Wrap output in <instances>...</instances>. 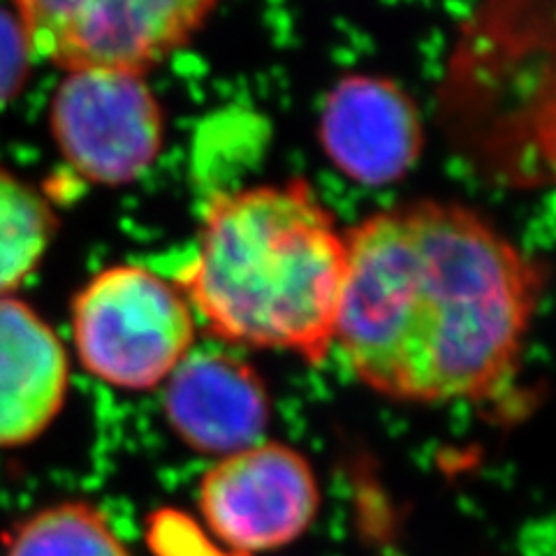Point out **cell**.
I'll use <instances>...</instances> for the list:
<instances>
[{
  "label": "cell",
  "instance_id": "cell-1",
  "mask_svg": "<svg viewBox=\"0 0 556 556\" xmlns=\"http://www.w3.org/2000/svg\"><path fill=\"white\" fill-rule=\"evenodd\" d=\"M334 345L396 402H480L515 374L541 271L462 204L406 202L345 232Z\"/></svg>",
  "mask_w": 556,
  "mask_h": 556
},
{
  "label": "cell",
  "instance_id": "cell-2",
  "mask_svg": "<svg viewBox=\"0 0 556 556\" xmlns=\"http://www.w3.org/2000/svg\"><path fill=\"white\" fill-rule=\"evenodd\" d=\"M345 232L302 179L218 193L177 288L214 337L308 364L332 353Z\"/></svg>",
  "mask_w": 556,
  "mask_h": 556
},
{
  "label": "cell",
  "instance_id": "cell-3",
  "mask_svg": "<svg viewBox=\"0 0 556 556\" xmlns=\"http://www.w3.org/2000/svg\"><path fill=\"white\" fill-rule=\"evenodd\" d=\"M73 341L91 376L116 390L147 392L163 386L193 351L195 313L155 271L116 265L77 292Z\"/></svg>",
  "mask_w": 556,
  "mask_h": 556
},
{
  "label": "cell",
  "instance_id": "cell-4",
  "mask_svg": "<svg viewBox=\"0 0 556 556\" xmlns=\"http://www.w3.org/2000/svg\"><path fill=\"white\" fill-rule=\"evenodd\" d=\"M216 0H14L30 56L65 73L144 75L204 26Z\"/></svg>",
  "mask_w": 556,
  "mask_h": 556
},
{
  "label": "cell",
  "instance_id": "cell-5",
  "mask_svg": "<svg viewBox=\"0 0 556 556\" xmlns=\"http://www.w3.org/2000/svg\"><path fill=\"white\" fill-rule=\"evenodd\" d=\"M49 124L70 167L100 186L139 179L163 149L161 102L132 73H67L51 98Z\"/></svg>",
  "mask_w": 556,
  "mask_h": 556
},
{
  "label": "cell",
  "instance_id": "cell-6",
  "mask_svg": "<svg viewBox=\"0 0 556 556\" xmlns=\"http://www.w3.org/2000/svg\"><path fill=\"white\" fill-rule=\"evenodd\" d=\"M198 506L206 529L228 547L271 552L308 531L320 508V484L300 450L263 441L208 468Z\"/></svg>",
  "mask_w": 556,
  "mask_h": 556
},
{
  "label": "cell",
  "instance_id": "cell-7",
  "mask_svg": "<svg viewBox=\"0 0 556 556\" xmlns=\"http://www.w3.org/2000/svg\"><path fill=\"white\" fill-rule=\"evenodd\" d=\"M318 135L339 172L374 188L402 179L422 151L413 100L394 81L376 75H351L334 86Z\"/></svg>",
  "mask_w": 556,
  "mask_h": 556
},
{
  "label": "cell",
  "instance_id": "cell-8",
  "mask_svg": "<svg viewBox=\"0 0 556 556\" xmlns=\"http://www.w3.org/2000/svg\"><path fill=\"white\" fill-rule=\"evenodd\" d=\"M172 431L202 455L230 457L265 441L271 402L265 380L230 353L190 351L165 380Z\"/></svg>",
  "mask_w": 556,
  "mask_h": 556
},
{
  "label": "cell",
  "instance_id": "cell-9",
  "mask_svg": "<svg viewBox=\"0 0 556 556\" xmlns=\"http://www.w3.org/2000/svg\"><path fill=\"white\" fill-rule=\"evenodd\" d=\"M70 359L42 316L0 298V450L38 441L63 410Z\"/></svg>",
  "mask_w": 556,
  "mask_h": 556
},
{
  "label": "cell",
  "instance_id": "cell-10",
  "mask_svg": "<svg viewBox=\"0 0 556 556\" xmlns=\"http://www.w3.org/2000/svg\"><path fill=\"white\" fill-rule=\"evenodd\" d=\"M3 556H132L93 503L61 501L30 513L10 529Z\"/></svg>",
  "mask_w": 556,
  "mask_h": 556
},
{
  "label": "cell",
  "instance_id": "cell-11",
  "mask_svg": "<svg viewBox=\"0 0 556 556\" xmlns=\"http://www.w3.org/2000/svg\"><path fill=\"white\" fill-rule=\"evenodd\" d=\"M56 232V216L30 184L0 167V298L22 288Z\"/></svg>",
  "mask_w": 556,
  "mask_h": 556
},
{
  "label": "cell",
  "instance_id": "cell-12",
  "mask_svg": "<svg viewBox=\"0 0 556 556\" xmlns=\"http://www.w3.org/2000/svg\"><path fill=\"white\" fill-rule=\"evenodd\" d=\"M30 49L14 12L0 8V108L22 91Z\"/></svg>",
  "mask_w": 556,
  "mask_h": 556
}]
</instances>
